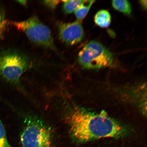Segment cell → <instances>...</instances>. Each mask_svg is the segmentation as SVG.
I'll return each instance as SVG.
<instances>
[{
    "mask_svg": "<svg viewBox=\"0 0 147 147\" xmlns=\"http://www.w3.org/2000/svg\"><path fill=\"white\" fill-rule=\"evenodd\" d=\"M57 27L59 38L66 45H76L81 42L84 38V29L79 21L71 23L58 22Z\"/></svg>",
    "mask_w": 147,
    "mask_h": 147,
    "instance_id": "cell-6",
    "label": "cell"
},
{
    "mask_svg": "<svg viewBox=\"0 0 147 147\" xmlns=\"http://www.w3.org/2000/svg\"><path fill=\"white\" fill-rule=\"evenodd\" d=\"M95 23L98 26L106 28L109 26L111 22V16L108 11L102 10L99 11L94 17Z\"/></svg>",
    "mask_w": 147,
    "mask_h": 147,
    "instance_id": "cell-7",
    "label": "cell"
},
{
    "mask_svg": "<svg viewBox=\"0 0 147 147\" xmlns=\"http://www.w3.org/2000/svg\"><path fill=\"white\" fill-rule=\"evenodd\" d=\"M95 1H84L75 11V16L78 20H81L85 17Z\"/></svg>",
    "mask_w": 147,
    "mask_h": 147,
    "instance_id": "cell-8",
    "label": "cell"
},
{
    "mask_svg": "<svg viewBox=\"0 0 147 147\" xmlns=\"http://www.w3.org/2000/svg\"><path fill=\"white\" fill-rule=\"evenodd\" d=\"M8 25L5 17V11L0 6V40L3 38Z\"/></svg>",
    "mask_w": 147,
    "mask_h": 147,
    "instance_id": "cell-11",
    "label": "cell"
},
{
    "mask_svg": "<svg viewBox=\"0 0 147 147\" xmlns=\"http://www.w3.org/2000/svg\"><path fill=\"white\" fill-rule=\"evenodd\" d=\"M43 2L49 8L54 9L56 8L60 1H45Z\"/></svg>",
    "mask_w": 147,
    "mask_h": 147,
    "instance_id": "cell-13",
    "label": "cell"
},
{
    "mask_svg": "<svg viewBox=\"0 0 147 147\" xmlns=\"http://www.w3.org/2000/svg\"><path fill=\"white\" fill-rule=\"evenodd\" d=\"M17 1L19 3H21V5H25L27 4V1Z\"/></svg>",
    "mask_w": 147,
    "mask_h": 147,
    "instance_id": "cell-15",
    "label": "cell"
},
{
    "mask_svg": "<svg viewBox=\"0 0 147 147\" xmlns=\"http://www.w3.org/2000/svg\"><path fill=\"white\" fill-rule=\"evenodd\" d=\"M0 147H11L7 139L6 132L0 120Z\"/></svg>",
    "mask_w": 147,
    "mask_h": 147,
    "instance_id": "cell-12",
    "label": "cell"
},
{
    "mask_svg": "<svg viewBox=\"0 0 147 147\" xmlns=\"http://www.w3.org/2000/svg\"><path fill=\"white\" fill-rule=\"evenodd\" d=\"M84 1L80 0L63 1V9L64 12L66 14L72 13L76 10Z\"/></svg>",
    "mask_w": 147,
    "mask_h": 147,
    "instance_id": "cell-10",
    "label": "cell"
},
{
    "mask_svg": "<svg viewBox=\"0 0 147 147\" xmlns=\"http://www.w3.org/2000/svg\"><path fill=\"white\" fill-rule=\"evenodd\" d=\"M147 1L146 0H142L140 1V2L141 3V5L143 7V8L146 9L147 8Z\"/></svg>",
    "mask_w": 147,
    "mask_h": 147,
    "instance_id": "cell-14",
    "label": "cell"
},
{
    "mask_svg": "<svg viewBox=\"0 0 147 147\" xmlns=\"http://www.w3.org/2000/svg\"><path fill=\"white\" fill-rule=\"evenodd\" d=\"M69 132L71 139L78 143H84L96 140L125 136L128 130L105 112L88 111L76 108L67 117Z\"/></svg>",
    "mask_w": 147,
    "mask_h": 147,
    "instance_id": "cell-1",
    "label": "cell"
},
{
    "mask_svg": "<svg viewBox=\"0 0 147 147\" xmlns=\"http://www.w3.org/2000/svg\"><path fill=\"white\" fill-rule=\"evenodd\" d=\"M30 65L29 58L19 51L8 50L0 54V75L9 82H19Z\"/></svg>",
    "mask_w": 147,
    "mask_h": 147,
    "instance_id": "cell-3",
    "label": "cell"
},
{
    "mask_svg": "<svg viewBox=\"0 0 147 147\" xmlns=\"http://www.w3.org/2000/svg\"><path fill=\"white\" fill-rule=\"evenodd\" d=\"M78 61L84 68L98 69L112 66L115 59L112 53L102 44L91 41L84 45L79 52Z\"/></svg>",
    "mask_w": 147,
    "mask_h": 147,
    "instance_id": "cell-2",
    "label": "cell"
},
{
    "mask_svg": "<svg viewBox=\"0 0 147 147\" xmlns=\"http://www.w3.org/2000/svg\"><path fill=\"white\" fill-rule=\"evenodd\" d=\"M20 141L21 147H52V133L41 121L29 119L22 132Z\"/></svg>",
    "mask_w": 147,
    "mask_h": 147,
    "instance_id": "cell-5",
    "label": "cell"
},
{
    "mask_svg": "<svg viewBox=\"0 0 147 147\" xmlns=\"http://www.w3.org/2000/svg\"><path fill=\"white\" fill-rule=\"evenodd\" d=\"M12 24L18 30L24 33L33 43L57 51L50 29L36 16Z\"/></svg>",
    "mask_w": 147,
    "mask_h": 147,
    "instance_id": "cell-4",
    "label": "cell"
},
{
    "mask_svg": "<svg viewBox=\"0 0 147 147\" xmlns=\"http://www.w3.org/2000/svg\"><path fill=\"white\" fill-rule=\"evenodd\" d=\"M112 4L113 8L127 15L131 13V5L126 0H115L112 1Z\"/></svg>",
    "mask_w": 147,
    "mask_h": 147,
    "instance_id": "cell-9",
    "label": "cell"
}]
</instances>
